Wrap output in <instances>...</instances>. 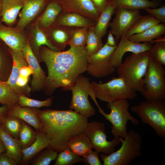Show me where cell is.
Wrapping results in <instances>:
<instances>
[{"instance_id":"obj_1","label":"cell","mask_w":165,"mask_h":165,"mask_svg":"<svg viewBox=\"0 0 165 165\" xmlns=\"http://www.w3.org/2000/svg\"><path fill=\"white\" fill-rule=\"evenodd\" d=\"M39 52L47 69L43 90L48 96H51L60 87L64 91L70 90L78 77L86 71L88 57L85 46L55 51L42 46Z\"/></svg>"},{"instance_id":"obj_2","label":"cell","mask_w":165,"mask_h":165,"mask_svg":"<svg viewBox=\"0 0 165 165\" xmlns=\"http://www.w3.org/2000/svg\"><path fill=\"white\" fill-rule=\"evenodd\" d=\"M42 131L50 138L48 147L59 152L68 147L69 141L85 132L88 119L72 110H39Z\"/></svg>"},{"instance_id":"obj_3","label":"cell","mask_w":165,"mask_h":165,"mask_svg":"<svg viewBox=\"0 0 165 165\" xmlns=\"http://www.w3.org/2000/svg\"><path fill=\"white\" fill-rule=\"evenodd\" d=\"M150 57L148 51L132 53L117 68L118 77L123 79L131 88L141 94L144 90L143 79Z\"/></svg>"},{"instance_id":"obj_4","label":"cell","mask_w":165,"mask_h":165,"mask_svg":"<svg viewBox=\"0 0 165 165\" xmlns=\"http://www.w3.org/2000/svg\"><path fill=\"white\" fill-rule=\"evenodd\" d=\"M121 146L109 155L101 153L100 156L103 165H129L141 155L142 137L140 133L131 129L124 139L121 138Z\"/></svg>"},{"instance_id":"obj_5","label":"cell","mask_w":165,"mask_h":165,"mask_svg":"<svg viewBox=\"0 0 165 165\" xmlns=\"http://www.w3.org/2000/svg\"><path fill=\"white\" fill-rule=\"evenodd\" d=\"M161 64L150 57L143 79L141 94L148 101L165 99V70Z\"/></svg>"},{"instance_id":"obj_6","label":"cell","mask_w":165,"mask_h":165,"mask_svg":"<svg viewBox=\"0 0 165 165\" xmlns=\"http://www.w3.org/2000/svg\"><path fill=\"white\" fill-rule=\"evenodd\" d=\"M94 96L101 101L108 103L125 99H134L137 91L129 86L121 78L113 77L103 83L91 82Z\"/></svg>"},{"instance_id":"obj_7","label":"cell","mask_w":165,"mask_h":165,"mask_svg":"<svg viewBox=\"0 0 165 165\" xmlns=\"http://www.w3.org/2000/svg\"><path fill=\"white\" fill-rule=\"evenodd\" d=\"M131 110L136 113L143 123L150 125L158 137L165 138V102L145 101L132 106Z\"/></svg>"},{"instance_id":"obj_8","label":"cell","mask_w":165,"mask_h":165,"mask_svg":"<svg viewBox=\"0 0 165 165\" xmlns=\"http://www.w3.org/2000/svg\"><path fill=\"white\" fill-rule=\"evenodd\" d=\"M129 103L125 99L108 103V108L111 110L109 114L106 113L101 108L99 112L112 124L111 132L114 137L124 139L126 136L127 124L130 121L135 125H138L139 121L130 113L128 109Z\"/></svg>"},{"instance_id":"obj_9","label":"cell","mask_w":165,"mask_h":165,"mask_svg":"<svg viewBox=\"0 0 165 165\" xmlns=\"http://www.w3.org/2000/svg\"><path fill=\"white\" fill-rule=\"evenodd\" d=\"M72 97L69 108L88 118L95 115L96 111L88 97L94 95L89 78L81 74L70 89Z\"/></svg>"},{"instance_id":"obj_10","label":"cell","mask_w":165,"mask_h":165,"mask_svg":"<svg viewBox=\"0 0 165 165\" xmlns=\"http://www.w3.org/2000/svg\"><path fill=\"white\" fill-rule=\"evenodd\" d=\"M116 46H110L106 43L96 53L87 57L86 71L89 75L101 78L116 71V68L111 64L110 59Z\"/></svg>"},{"instance_id":"obj_11","label":"cell","mask_w":165,"mask_h":165,"mask_svg":"<svg viewBox=\"0 0 165 165\" xmlns=\"http://www.w3.org/2000/svg\"><path fill=\"white\" fill-rule=\"evenodd\" d=\"M105 128L104 123L94 121L88 123L85 132L95 151L109 155L114 152L115 147L121 142V137H114L111 141H108Z\"/></svg>"},{"instance_id":"obj_12","label":"cell","mask_w":165,"mask_h":165,"mask_svg":"<svg viewBox=\"0 0 165 165\" xmlns=\"http://www.w3.org/2000/svg\"><path fill=\"white\" fill-rule=\"evenodd\" d=\"M114 13L115 17L109 27L117 43L141 16L140 10H130L119 6H116Z\"/></svg>"},{"instance_id":"obj_13","label":"cell","mask_w":165,"mask_h":165,"mask_svg":"<svg viewBox=\"0 0 165 165\" xmlns=\"http://www.w3.org/2000/svg\"><path fill=\"white\" fill-rule=\"evenodd\" d=\"M152 45L149 42H135L124 36L121 38L111 56V63L116 68L122 63L123 57L126 52L137 53L148 51Z\"/></svg>"},{"instance_id":"obj_14","label":"cell","mask_w":165,"mask_h":165,"mask_svg":"<svg viewBox=\"0 0 165 165\" xmlns=\"http://www.w3.org/2000/svg\"><path fill=\"white\" fill-rule=\"evenodd\" d=\"M22 51L24 58L33 72L31 83V91L34 92L43 90L46 77L45 72L40 67L39 63L34 53L29 41Z\"/></svg>"},{"instance_id":"obj_15","label":"cell","mask_w":165,"mask_h":165,"mask_svg":"<svg viewBox=\"0 0 165 165\" xmlns=\"http://www.w3.org/2000/svg\"><path fill=\"white\" fill-rule=\"evenodd\" d=\"M63 12H73L93 20H97L100 14L91 0H61L59 2Z\"/></svg>"},{"instance_id":"obj_16","label":"cell","mask_w":165,"mask_h":165,"mask_svg":"<svg viewBox=\"0 0 165 165\" xmlns=\"http://www.w3.org/2000/svg\"><path fill=\"white\" fill-rule=\"evenodd\" d=\"M39 108L21 107L18 104L9 108L7 115L16 117L33 127L36 132L42 131V125L38 116Z\"/></svg>"},{"instance_id":"obj_17","label":"cell","mask_w":165,"mask_h":165,"mask_svg":"<svg viewBox=\"0 0 165 165\" xmlns=\"http://www.w3.org/2000/svg\"><path fill=\"white\" fill-rule=\"evenodd\" d=\"M51 0H26L20 14L17 24L19 29L27 26Z\"/></svg>"},{"instance_id":"obj_18","label":"cell","mask_w":165,"mask_h":165,"mask_svg":"<svg viewBox=\"0 0 165 165\" xmlns=\"http://www.w3.org/2000/svg\"><path fill=\"white\" fill-rule=\"evenodd\" d=\"M75 28L53 25L47 28L49 29L46 34L52 43L62 51L68 45Z\"/></svg>"},{"instance_id":"obj_19","label":"cell","mask_w":165,"mask_h":165,"mask_svg":"<svg viewBox=\"0 0 165 165\" xmlns=\"http://www.w3.org/2000/svg\"><path fill=\"white\" fill-rule=\"evenodd\" d=\"M0 138L5 145L6 155L14 160L17 164H20L23 153L20 141L12 136L2 125L0 126Z\"/></svg>"},{"instance_id":"obj_20","label":"cell","mask_w":165,"mask_h":165,"mask_svg":"<svg viewBox=\"0 0 165 165\" xmlns=\"http://www.w3.org/2000/svg\"><path fill=\"white\" fill-rule=\"evenodd\" d=\"M50 137L45 133L37 132L35 141L29 146L22 149L23 157L20 164L24 165L30 162L38 153L49 146Z\"/></svg>"},{"instance_id":"obj_21","label":"cell","mask_w":165,"mask_h":165,"mask_svg":"<svg viewBox=\"0 0 165 165\" xmlns=\"http://www.w3.org/2000/svg\"><path fill=\"white\" fill-rule=\"evenodd\" d=\"M0 39L9 48L16 50H22L28 42L20 33L2 25H0Z\"/></svg>"},{"instance_id":"obj_22","label":"cell","mask_w":165,"mask_h":165,"mask_svg":"<svg viewBox=\"0 0 165 165\" xmlns=\"http://www.w3.org/2000/svg\"><path fill=\"white\" fill-rule=\"evenodd\" d=\"M95 21L79 14L73 13H62L53 25L70 28L94 26Z\"/></svg>"},{"instance_id":"obj_23","label":"cell","mask_w":165,"mask_h":165,"mask_svg":"<svg viewBox=\"0 0 165 165\" xmlns=\"http://www.w3.org/2000/svg\"><path fill=\"white\" fill-rule=\"evenodd\" d=\"M26 0H2L1 20L6 24L13 23L16 19Z\"/></svg>"},{"instance_id":"obj_24","label":"cell","mask_w":165,"mask_h":165,"mask_svg":"<svg viewBox=\"0 0 165 165\" xmlns=\"http://www.w3.org/2000/svg\"><path fill=\"white\" fill-rule=\"evenodd\" d=\"M62 12V8L59 2L51 0L39 19V25L45 29L51 26Z\"/></svg>"},{"instance_id":"obj_25","label":"cell","mask_w":165,"mask_h":165,"mask_svg":"<svg viewBox=\"0 0 165 165\" xmlns=\"http://www.w3.org/2000/svg\"><path fill=\"white\" fill-rule=\"evenodd\" d=\"M116 6L112 2L101 11L93 26L96 35L101 38L106 33L112 15L114 14Z\"/></svg>"},{"instance_id":"obj_26","label":"cell","mask_w":165,"mask_h":165,"mask_svg":"<svg viewBox=\"0 0 165 165\" xmlns=\"http://www.w3.org/2000/svg\"><path fill=\"white\" fill-rule=\"evenodd\" d=\"M9 49L13 58V65L9 78L5 82L12 88L16 93V83L20 75V70L28 62L22 50H14L9 48Z\"/></svg>"},{"instance_id":"obj_27","label":"cell","mask_w":165,"mask_h":165,"mask_svg":"<svg viewBox=\"0 0 165 165\" xmlns=\"http://www.w3.org/2000/svg\"><path fill=\"white\" fill-rule=\"evenodd\" d=\"M165 33L164 23H160L149 28L142 32L132 35L127 38L136 43L151 42L154 39H159Z\"/></svg>"},{"instance_id":"obj_28","label":"cell","mask_w":165,"mask_h":165,"mask_svg":"<svg viewBox=\"0 0 165 165\" xmlns=\"http://www.w3.org/2000/svg\"><path fill=\"white\" fill-rule=\"evenodd\" d=\"M68 147L76 155L82 157L88 150L93 148L85 132L71 139L68 143Z\"/></svg>"},{"instance_id":"obj_29","label":"cell","mask_w":165,"mask_h":165,"mask_svg":"<svg viewBox=\"0 0 165 165\" xmlns=\"http://www.w3.org/2000/svg\"><path fill=\"white\" fill-rule=\"evenodd\" d=\"M32 33L34 54L37 59L38 57L40 62L42 61L39 52V48L41 46H44L51 50L60 51L50 41L46 33L38 27L36 26L34 28Z\"/></svg>"},{"instance_id":"obj_30","label":"cell","mask_w":165,"mask_h":165,"mask_svg":"<svg viewBox=\"0 0 165 165\" xmlns=\"http://www.w3.org/2000/svg\"><path fill=\"white\" fill-rule=\"evenodd\" d=\"M112 2L116 6L132 10L155 8L162 5L161 2L149 0H113Z\"/></svg>"},{"instance_id":"obj_31","label":"cell","mask_w":165,"mask_h":165,"mask_svg":"<svg viewBox=\"0 0 165 165\" xmlns=\"http://www.w3.org/2000/svg\"><path fill=\"white\" fill-rule=\"evenodd\" d=\"M13 65V60L9 48L0 45V81L6 82L9 79Z\"/></svg>"},{"instance_id":"obj_32","label":"cell","mask_w":165,"mask_h":165,"mask_svg":"<svg viewBox=\"0 0 165 165\" xmlns=\"http://www.w3.org/2000/svg\"><path fill=\"white\" fill-rule=\"evenodd\" d=\"M161 23L151 16H141L138 21L126 33L127 37L142 32L149 28Z\"/></svg>"},{"instance_id":"obj_33","label":"cell","mask_w":165,"mask_h":165,"mask_svg":"<svg viewBox=\"0 0 165 165\" xmlns=\"http://www.w3.org/2000/svg\"><path fill=\"white\" fill-rule=\"evenodd\" d=\"M18 96L5 82L0 84V103L10 108L18 104Z\"/></svg>"},{"instance_id":"obj_34","label":"cell","mask_w":165,"mask_h":165,"mask_svg":"<svg viewBox=\"0 0 165 165\" xmlns=\"http://www.w3.org/2000/svg\"><path fill=\"white\" fill-rule=\"evenodd\" d=\"M101 38L95 33L93 26L88 27L87 39L85 48L88 57L95 54L103 46Z\"/></svg>"},{"instance_id":"obj_35","label":"cell","mask_w":165,"mask_h":165,"mask_svg":"<svg viewBox=\"0 0 165 165\" xmlns=\"http://www.w3.org/2000/svg\"><path fill=\"white\" fill-rule=\"evenodd\" d=\"M23 121L16 117L6 115L2 125L12 136L19 140V135Z\"/></svg>"},{"instance_id":"obj_36","label":"cell","mask_w":165,"mask_h":165,"mask_svg":"<svg viewBox=\"0 0 165 165\" xmlns=\"http://www.w3.org/2000/svg\"><path fill=\"white\" fill-rule=\"evenodd\" d=\"M31 126L23 121L19 135V139L22 149L29 146L36 139L37 132Z\"/></svg>"},{"instance_id":"obj_37","label":"cell","mask_w":165,"mask_h":165,"mask_svg":"<svg viewBox=\"0 0 165 165\" xmlns=\"http://www.w3.org/2000/svg\"><path fill=\"white\" fill-rule=\"evenodd\" d=\"M54 165H71L82 162V158L73 152L68 147L59 152Z\"/></svg>"},{"instance_id":"obj_38","label":"cell","mask_w":165,"mask_h":165,"mask_svg":"<svg viewBox=\"0 0 165 165\" xmlns=\"http://www.w3.org/2000/svg\"><path fill=\"white\" fill-rule=\"evenodd\" d=\"M58 152L48 147L41 151L31 161L32 165H49L56 160Z\"/></svg>"},{"instance_id":"obj_39","label":"cell","mask_w":165,"mask_h":165,"mask_svg":"<svg viewBox=\"0 0 165 165\" xmlns=\"http://www.w3.org/2000/svg\"><path fill=\"white\" fill-rule=\"evenodd\" d=\"M88 28V27L75 28L68 45L70 47L85 46L87 39Z\"/></svg>"},{"instance_id":"obj_40","label":"cell","mask_w":165,"mask_h":165,"mask_svg":"<svg viewBox=\"0 0 165 165\" xmlns=\"http://www.w3.org/2000/svg\"><path fill=\"white\" fill-rule=\"evenodd\" d=\"M148 52L150 57L163 65H165L164 38L156 41Z\"/></svg>"},{"instance_id":"obj_41","label":"cell","mask_w":165,"mask_h":165,"mask_svg":"<svg viewBox=\"0 0 165 165\" xmlns=\"http://www.w3.org/2000/svg\"><path fill=\"white\" fill-rule=\"evenodd\" d=\"M53 97L48 98L46 100L40 101L30 98L24 95L18 97V104L21 107H28L39 108L42 107L51 106L53 103Z\"/></svg>"},{"instance_id":"obj_42","label":"cell","mask_w":165,"mask_h":165,"mask_svg":"<svg viewBox=\"0 0 165 165\" xmlns=\"http://www.w3.org/2000/svg\"><path fill=\"white\" fill-rule=\"evenodd\" d=\"M98 153L92 149L88 150L82 157V162L87 165H102Z\"/></svg>"},{"instance_id":"obj_43","label":"cell","mask_w":165,"mask_h":165,"mask_svg":"<svg viewBox=\"0 0 165 165\" xmlns=\"http://www.w3.org/2000/svg\"><path fill=\"white\" fill-rule=\"evenodd\" d=\"M149 14L160 23H165V5L158 8H148L144 9Z\"/></svg>"},{"instance_id":"obj_44","label":"cell","mask_w":165,"mask_h":165,"mask_svg":"<svg viewBox=\"0 0 165 165\" xmlns=\"http://www.w3.org/2000/svg\"><path fill=\"white\" fill-rule=\"evenodd\" d=\"M96 9L100 13L109 3L112 2L113 0H91Z\"/></svg>"},{"instance_id":"obj_45","label":"cell","mask_w":165,"mask_h":165,"mask_svg":"<svg viewBox=\"0 0 165 165\" xmlns=\"http://www.w3.org/2000/svg\"><path fill=\"white\" fill-rule=\"evenodd\" d=\"M16 162L8 157L5 152L0 153V165H16Z\"/></svg>"},{"instance_id":"obj_46","label":"cell","mask_w":165,"mask_h":165,"mask_svg":"<svg viewBox=\"0 0 165 165\" xmlns=\"http://www.w3.org/2000/svg\"><path fill=\"white\" fill-rule=\"evenodd\" d=\"M32 71L28 63L20 68V70L19 76H22L29 78L30 76L32 75Z\"/></svg>"},{"instance_id":"obj_47","label":"cell","mask_w":165,"mask_h":165,"mask_svg":"<svg viewBox=\"0 0 165 165\" xmlns=\"http://www.w3.org/2000/svg\"><path fill=\"white\" fill-rule=\"evenodd\" d=\"M9 109L8 106L5 105L0 106V126L2 125V121L6 116Z\"/></svg>"},{"instance_id":"obj_48","label":"cell","mask_w":165,"mask_h":165,"mask_svg":"<svg viewBox=\"0 0 165 165\" xmlns=\"http://www.w3.org/2000/svg\"><path fill=\"white\" fill-rule=\"evenodd\" d=\"M106 43L110 46H115L117 45L115 38L110 30L109 31Z\"/></svg>"},{"instance_id":"obj_49","label":"cell","mask_w":165,"mask_h":165,"mask_svg":"<svg viewBox=\"0 0 165 165\" xmlns=\"http://www.w3.org/2000/svg\"><path fill=\"white\" fill-rule=\"evenodd\" d=\"M6 152V148L5 145L0 138V153Z\"/></svg>"},{"instance_id":"obj_50","label":"cell","mask_w":165,"mask_h":165,"mask_svg":"<svg viewBox=\"0 0 165 165\" xmlns=\"http://www.w3.org/2000/svg\"><path fill=\"white\" fill-rule=\"evenodd\" d=\"M2 0H0V15L1 16Z\"/></svg>"},{"instance_id":"obj_51","label":"cell","mask_w":165,"mask_h":165,"mask_svg":"<svg viewBox=\"0 0 165 165\" xmlns=\"http://www.w3.org/2000/svg\"><path fill=\"white\" fill-rule=\"evenodd\" d=\"M151 1H156V2H162V0H149Z\"/></svg>"},{"instance_id":"obj_52","label":"cell","mask_w":165,"mask_h":165,"mask_svg":"<svg viewBox=\"0 0 165 165\" xmlns=\"http://www.w3.org/2000/svg\"><path fill=\"white\" fill-rule=\"evenodd\" d=\"M53 0L59 2L61 1V0Z\"/></svg>"},{"instance_id":"obj_53","label":"cell","mask_w":165,"mask_h":165,"mask_svg":"<svg viewBox=\"0 0 165 165\" xmlns=\"http://www.w3.org/2000/svg\"><path fill=\"white\" fill-rule=\"evenodd\" d=\"M3 82H2V81H0V84L3 83Z\"/></svg>"}]
</instances>
